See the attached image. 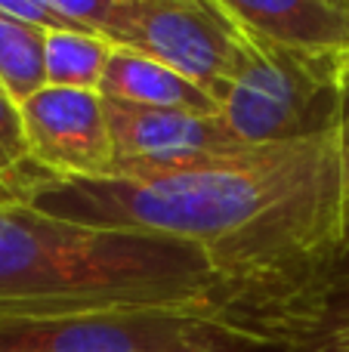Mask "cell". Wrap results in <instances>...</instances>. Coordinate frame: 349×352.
Here are the masks:
<instances>
[{
	"instance_id": "9c48e42d",
	"label": "cell",
	"mask_w": 349,
	"mask_h": 352,
	"mask_svg": "<svg viewBox=\"0 0 349 352\" xmlns=\"http://www.w3.org/2000/svg\"><path fill=\"white\" fill-rule=\"evenodd\" d=\"M99 93L115 102L146 105V109H183L198 111V115H220L216 99L204 93L198 84H192L189 78L148 59V56L121 47H115L111 53Z\"/></svg>"
},
{
	"instance_id": "30bf717a",
	"label": "cell",
	"mask_w": 349,
	"mask_h": 352,
	"mask_svg": "<svg viewBox=\"0 0 349 352\" xmlns=\"http://www.w3.org/2000/svg\"><path fill=\"white\" fill-rule=\"evenodd\" d=\"M115 53V43L96 31H47L43 72L49 87L96 90Z\"/></svg>"
},
{
	"instance_id": "5b68a950",
	"label": "cell",
	"mask_w": 349,
	"mask_h": 352,
	"mask_svg": "<svg viewBox=\"0 0 349 352\" xmlns=\"http://www.w3.org/2000/svg\"><path fill=\"white\" fill-rule=\"evenodd\" d=\"M247 337L210 312H87L0 318V352H185L201 343Z\"/></svg>"
},
{
	"instance_id": "5bb4252c",
	"label": "cell",
	"mask_w": 349,
	"mask_h": 352,
	"mask_svg": "<svg viewBox=\"0 0 349 352\" xmlns=\"http://www.w3.org/2000/svg\"><path fill=\"white\" fill-rule=\"evenodd\" d=\"M0 12L16 16V19H22V22H31L43 31H78V28H71L65 19L56 16L49 6H43L41 0H0Z\"/></svg>"
},
{
	"instance_id": "3957f363",
	"label": "cell",
	"mask_w": 349,
	"mask_h": 352,
	"mask_svg": "<svg viewBox=\"0 0 349 352\" xmlns=\"http://www.w3.org/2000/svg\"><path fill=\"white\" fill-rule=\"evenodd\" d=\"M340 50L291 47L245 31L220 118L241 146H275L337 127Z\"/></svg>"
},
{
	"instance_id": "2e32d148",
	"label": "cell",
	"mask_w": 349,
	"mask_h": 352,
	"mask_svg": "<svg viewBox=\"0 0 349 352\" xmlns=\"http://www.w3.org/2000/svg\"><path fill=\"white\" fill-rule=\"evenodd\" d=\"M275 352H349V328L334 331V334L313 337V340L291 343V346H282Z\"/></svg>"
},
{
	"instance_id": "4fadbf2b",
	"label": "cell",
	"mask_w": 349,
	"mask_h": 352,
	"mask_svg": "<svg viewBox=\"0 0 349 352\" xmlns=\"http://www.w3.org/2000/svg\"><path fill=\"white\" fill-rule=\"evenodd\" d=\"M43 6L56 12L59 19H65L71 28L78 31H102V22L109 16L115 0H41Z\"/></svg>"
},
{
	"instance_id": "277c9868",
	"label": "cell",
	"mask_w": 349,
	"mask_h": 352,
	"mask_svg": "<svg viewBox=\"0 0 349 352\" xmlns=\"http://www.w3.org/2000/svg\"><path fill=\"white\" fill-rule=\"evenodd\" d=\"M99 34L220 99L238 65L245 28L214 0H115Z\"/></svg>"
},
{
	"instance_id": "ffe728a7",
	"label": "cell",
	"mask_w": 349,
	"mask_h": 352,
	"mask_svg": "<svg viewBox=\"0 0 349 352\" xmlns=\"http://www.w3.org/2000/svg\"><path fill=\"white\" fill-rule=\"evenodd\" d=\"M344 3H346V6H349V0H344Z\"/></svg>"
},
{
	"instance_id": "52a82bcc",
	"label": "cell",
	"mask_w": 349,
	"mask_h": 352,
	"mask_svg": "<svg viewBox=\"0 0 349 352\" xmlns=\"http://www.w3.org/2000/svg\"><path fill=\"white\" fill-rule=\"evenodd\" d=\"M28 158L43 176L96 179L111 173L105 99L96 90L43 87L22 102Z\"/></svg>"
},
{
	"instance_id": "8992f818",
	"label": "cell",
	"mask_w": 349,
	"mask_h": 352,
	"mask_svg": "<svg viewBox=\"0 0 349 352\" xmlns=\"http://www.w3.org/2000/svg\"><path fill=\"white\" fill-rule=\"evenodd\" d=\"M105 99V96H102ZM111 136L109 176H155L173 173L216 158H229L245 148L220 115H198L183 109H146L105 99Z\"/></svg>"
},
{
	"instance_id": "6da1fadb",
	"label": "cell",
	"mask_w": 349,
	"mask_h": 352,
	"mask_svg": "<svg viewBox=\"0 0 349 352\" xmlns=\"http://www.w3.org/2000/svg\"><path fill=\"white\" fill-rule=\"evenodd\" d=\"M19 195L49 217L198 248L232 297L235 328L260 343L349 241L337 127L155 176L56 179L34 167Z\"/></svg>"
},
{
	"instance_id": "9a60e30c",
	"label": "cell",
	"mask_w": 349,
	"mask_h": 352,
	"mask_svg": "<svg viewBox=\"0 0 349 352\" xmlns=\"http://www.w3.org/2000/svg\"><path fill=\"white\" fill-rule=\"evenodd\" d=\"M337 93H340V148H344V173H346V195H349V47L340 50L337 59Z\"/></svg>"
},
{
	"instance_id": "7c38bea8",
	"label": "cell",
	"mask_w": 349,
	"mask_h": 352,
	"mask_svg": "<svg viewBox=\"0 0 349 352\" xmlns=\"http://www.w3.org/2000/svg\"><path fill=\"white\" fill-rule=\"evenodd\" d=\"M31 170L34 164L28 158V142H25L22 105L0 90V186L19 195V186Z\"/></svg>"
},
{
	"instance_id": "d6986e66",
	"label": "cell",
	"mask_w": 349,
	"mask_h": 352,
	"mask_svg": "<svg viewBox=\"0 0 349 352\" xmlns=\"http://www.w3.org/2000/svg\"><path fill=\"white\" fill-rule=\"evenodd\" d=\"M331 3H340V6H346V3H344V0H331Z\"/></svg>"
},
{
	"instance_id": "e0dca14e",
	"label": "cell",
	"mask_w": 349,
	"mask_h": 352,
	"mask_svg": "<svg viewBox=\"0 0 349 352\" xmlns=\"http://www.w3.org/2000/svg\"><path fill=\"white\" fill-rule=\"evenodd\" d=\"M185 352H275V349L254 340V337H226V340L201 343V346H192Z\"/></svg>"
},
{
	"instance_id": "44dd1931",
	"label": "cell",
	"mask_w": 349,
	"mask_h": 352,
	"mask_svg": "<svg viewBox=\"0 0 349 352\" xmlns=\"http://www.w3.org/2000/svg\"><path fill=\"white\" fill-rule=\"evenodd\" d=\"M346 248H349V241H346Z\"/></svg>"
},
{
	"instance_id": "8fae6325",
	"label": "cell",
	"mask_w": 349,
	"mask_h": 352,
	"mask_svg": "<svg viewBox=\"0 0 349 352\" xmlns=\"http://www.w3.org/2000/svg\"><path fill=\"white\" fill-rule=\"evenodd\" d=\"M47 31L0 12V90L19 105L47 87L43 72Z\"/></svg>"
},
{
	"instance_id": "7a4b0ae2",
	"label": "cell",
	"mask_w": 349,
	"mask_h": 352,
	"mask_svg": "<svg viewBox=\"0 0 349 352\" xmlns=\"http://www.w3.org/2000/svg\"><path fill=\"white\" fill-rule=\"evenodd\" d=\"M152 309L232 322L226 285L192 244L93 229L0 195V318Z\"/></svg>"
},
{
	"instance_id": "ac0fdd59",
	"label": "cell",
	"mask_w": 349,
	"mask_h": 352,
	"mask_svg": "<svg viewBox=\"0 0 349 352\" xmlns=\"http://www.w3.org/2000/svg\"><path fill=\"white\" fill-rule=\"evenodd\" d=\"M0 195H16V192H12V188H6V186H0ZM19 198H22V195H19Z\"/></svg>"
},
{
	"instance_id": "ba28073f",
	"label": "cell",
	"mask_w": 349,
	"mask_h": 352,
	"mask_svg": "<svg viewBox=\"0 0 349 352\" xmlns=\"http://www.w3.org/2000/svg\"><path fill=\"white\" fill-rule=\"evenodd\" d=\"M232 22L260 37L309 50L349 47V6L331 0H214Z\"/></svg>"
}]
</instances>
